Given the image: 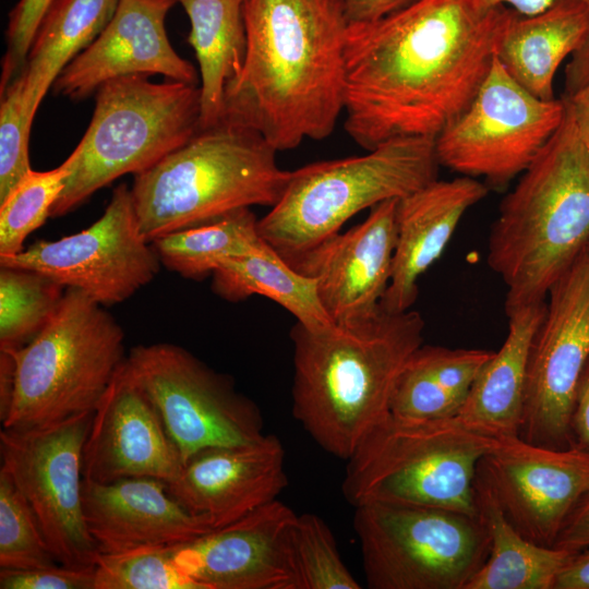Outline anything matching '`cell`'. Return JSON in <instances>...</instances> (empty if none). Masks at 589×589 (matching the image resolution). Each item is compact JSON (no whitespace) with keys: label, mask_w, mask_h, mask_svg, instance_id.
I'll list each match as a JSON object with an SVG mask.
<instances>
[{"label":"cell","mask_w":589,"mask_h":589,"mask_svg":"<svg viewBox=\"0 0 589 589\" xmlns=\"http://www.w3.org/2000/svg\"><path fill=\"white\" fill-rule=\"evenodd\" d=\"M510 9L484 0H417L348 26L344 127L365 151L396 137H436L469 106Z\"/></svg>","instance_id":"obj_1"},{"label":"cell","mask_w":589,"mask_h":589,"mask_svg":"<svg viewBox=\"0 0 589 589\" xmlns=\"http://www.w3.org/2000/svg\"><path fill=\"white\" fill-rule=\"evenodd\" d=\"M247 56L224 116L277 152L332 134L344 111L342 0H247Z\"/></svg>","instance_id":"obj_2"},{"label":"cell","mask_w":589,"mask_h":589,"mask_svg":"<svg viewBox=\"0 0 589 589\" xmlns=\"http://www.w3.org/2000/svg\"><path fill=\"white\" fill-rule=\"evenodd\" d=\"M424 326L418 311L382 306L354 324H294L292 413L318 446L347 460L389 413L396 380L422 345Z\"/></svg>","instance_id":"obj_3"},{"label":"cell","mask_w":589,"mask_h":589,"mask_svg":"<svg viewBox=\"0 0 589 589\" xmlns=\"http://www.w3.org/2000/svg\"><path fill=\"white\" fill-rule=\"evenodd\" d=\"M588 241L589 149L566 108L490 231L486 261L507 288L506 315L545 301Z\"/></svg>","instance_id":"obj_4"},{"label":"cell","mask_w":589,"mask_h":589,"mask_svg":"<svg viewBox=\"0 0 589 589\" xmlns=\"http://www.w3.org/2000/svg\"><path fill=\"white\" fill-rule=\"evenodd\" d=\"M254 129L223 119L134 176L132 200L149 242L253 205L273 207L290 172Z\"/></svg>","instance_id":"obj_5"},{"label":"cell","mask_w":589,"mask_h":589,"mask_svg":"<svg viewBox=\"0 0 589 589\" xmlns=\"http://www.w3.org/2000/svg\"><path fill=\"white\" fill-rule=\"evenodd\" d=\"M368 152L290 172L281 197L257 224L262 238L289 265L359 212L402 199L437 179L434 137H396Z\"/></svg>","instance_id":"obj_6"},{"label":"cell","mask_w":589,"mask_h":589,"mask_svg":"<svg viewBox=\"0 0 589 589\" xmlns=\"http://www.w3.org/2000/svg\"><path fill=\"white\" fill-rule=\"evenodd\" d=\"M496 438L457 417L412 419L390 412L347 459L345 498L452 509L478 516L476 478Z\"/></svg>","instance_id":"obj_7"},{"label":"cell","mask_w":589,"mask_h":589,"mask_svg":"<svg viewBox=\"0 0 589 589\" xmlns=\"http://www.w3.org/2000/svg\"><path fill=\"white\" fill-rule=\"evenodd\" d=\"M9 351L15 386L2 428L12 430L94 412L127 358L122 327L76 288L65 289L58 311L35 338Z\"/></svg>","instance_id":"obj_8"},{"label":"cell","mask_w":589,"mask_h":589,"mask_svg":"<svg viewBox=\"0 0 589 589\" xmlns=\"http://www.w3.org/2000/svg\"><path fill=\"white\" fill-rule=\"evenodd\" d=\"M95 100L91 123L69 156L71 173L51 217L70 213L123 175L151 168L200 130L197 84L125 75L100 85Z\"/></svg>","instance_id":"obj_9"},{"label":"cell","mask_w":589,"mask_h":589,"mask_svg":"<svg viewBox=\"0 0 589 589\" xmlns=\"http://www.w3.org/2000/svg\"><path fill=\"white\" fill-rule=\"evenodd\" d=\"M354 509L371 589H466L489 557L491 541L479 515L386 503Z\"/></svg>","instance_id":"obj_10"},{"label":"cell","mask_w":589,"mask_h":589,"mask_svg":"<svg viewBox=\"0 0 589 589\" xmlns=\"http://www.w3.org/2000/svg\"><path fill=\"white\" fill-rule=\"evenodd\" d=\"M124 366L155 407L183 465L196 453L264 436L256 405L232 380L167 342L131 348Z\"/></svg>","instance_id":"obj_11"},{"label":"cell","mask_w":589,"mask_h":589,"mask_svg":"<svg viewBox=\"0 0 589 589\" xmlns=\"http://www.w3.org/2000/svg\"><path fill=\"white\" fill-rule=\"evenodd\" d=\"M564 100H544L517 83L497 60L464 112L435 137L438 163L504 185L522 173L556 132Z\"/></svg>","instance_id":"obj_12"},{"label":"cell","mask_w":589,"mask_h":589,"mask_svg":"<svg viewBox=\"0 0 589 589\" xmlns=\"http://www.w3.org/2000/svg\"><path fill=\"white\" fill-rule=\"evenodd\" d=\"M94 412L32 430H0L1 468L27 502L59 564L95 566L83 510L82 454Z\"/></svg>","instance_id":"obj_13"},{"label":"cell","mask_w":589,"mask_h":589,"mask_svg":"<svg viewBox=\"0 0 589 589\" xmlns=\"http://www.w3.org/2000/svg\"><path fill=\"white\" fill-rule=\"evenodd\" d=\"M530 349L519 436L572 446V417L589 361V253L586 248L552 286Z\"/></svg>","instance_id":"obj_14"},{"label":"cell","mask_w":589,"mask_h":589,"mask_svg":"<svg viewBox=\"0 0 589 589\" xmlns=\"http://www.w3.org/2000/svg\"><path fill=\"white\" fill-rule=\"evenodd\" d=\"M160 264L152 242L140 231L131 189L124 183L113 190L101 217L86 229L0 256V265L37 271L101 305L129 299L155 278Z\"/></svg>","instance_id":"obj_15"},{"label":"cell","mask_w":589,"mask_h":589,"mask_svg":"<svg viewBox=\"0 0 589 589\" xmlns=\"http://www.w3.org/2000/svg\"><path fill=\"white\" fill-rule=\"evenodd\" d=\"M477 473L517 531L537 544L554 546L567 517L589 491V449L498 437Z\"/></svg>","instance_id":"obj_16"},{"label":"cell","mask_w":589,"mask_h":589,"mask_svg":"<svg viewBox=\"0 0 589 589\" xmlns=\"http://www.w3.org/2000/svg\"><path fill=\"white\" fill-rule=\"evenodd\" d=\"M397 203H378L362 223L327 238L290 265L315 279L321 303L335 324H354L381 309L397 241Z\"/></svg>","instance_id":"obj_17"},{"label":"cell","mask_w":589,"mask_h":589,"mask_svg":"<svg viewBox=\"0 0 589 589\" xmlns=\"http://www.w3.org/2000/svg\"><path fill=\"white\" fill-rule=\"evenodd\" d=\"M183 468L158 412L124 362L96 407L82 454L84 480L129 478L173 481Z\"/></svg>","instance_id":"obj_18"},{"label":"cell","mask_w":589,"mask_h":589,"mask_svg":"<svg viewBox=\"0 0 589 589\" xmlns=\"http://www.w3.org/2000/svg\"><path fill=\"white\" fill-rule=\"evenodd\" d=\"M297 514L275 500L239 520L175 546L201 589H290V534Z\"/></svg>","instance_id":"obj_19"},{"label":"cell","mask_w":589,"mask_h":589,"mask_svg":"<svg viewBox=\"0 0 589 589\" xmlns=\"http://www.w3.org/2000/svg\"><path fill=\"white\" fill-rule=\"evenodd\" d=\"M176 0H119L110 22L53 83L56 94L81 100L105 82L125 75L160 74L197 84L193 64L172 48L165 27Z\"/></svg>","instance_id":"obj_20"},{"label":"cell","mask_w":589,"mask_h":589,"mask_svg":"<svg viewBox=\"0 0 589 589\" xmlns=\"http://www.w3.org/2000/svg\"><path fill=\"white\" fill-rule=\"evenodd\" d=\"M285 456L273 434L208 447L187 460L177 479L166 483L167 491L213 529L223 528L277 500L288 484Z\"/></svg>","instance_id":"obj_21"},{"label":"cell","mask_w":589,"mask_h":589,"mask_svg":"<svg viewBox=\"0 0 589 589\" xmlns=\"http://www.w3.org/2000/svg\"><path fill=\"white\" fill-rule=\"evenodd\" d=\"M83 510L99 553H120L142 546H176L214 530L188 510L154 478H129L111 483L83 479Z\"/></svg>","instance_id":"obj_22"},{"label":"cell","mask_w":589,"mask_h":589,"mask_svg":"<svg viewBox=\"0 0 589 589\" xmlns=\"http://www.w3.org/2000/svg\"><path fill=\"white\" fill-rule=\"evenodd\" d=\"M488 193L484 183L462 176L436 179L398 200L397 241L382 309L389 313L410 310L420 276L441 256L465 213Z\"/></svg>","instance_id":"obj_23"},{"label":"cell","mask_w":589,"mask_h":589,"mask_svg":"<svg viewBox=\"0 0 589 589\" xmlns=\"http://www.w3.org/2000/svg\"><path fill=\"white\" fill-rule=\"evenodd\" d=\"M588 31L589 2L585 0H561L531 16L510 9L495 56L532 95L554 99L555 73L581 45Z\"/></svg>","instance_id":"obj_24"},{"label":"cell","mask_w":589,"mask_h":589,"mask_svg":"<svg viewBox=\"0 0 589 589\" xmlns=\"http://www.w3.org/2000/svg\"><path fill=\"white\" fill-rule=\"evenodd\" d=\"M545 301L508 316V333L477 376L457 418L490 437L519 436L530 349L544 316Z\"/></svg>","instance_id":"obj_25"},{"label":"cell","mask_w":589,"mask_h":589,"mask_svg":"<svg viewBox=\"0 0 589 589\" xmlns=\"http://www.w3.org/2000/svg\"><path fill=\"white\" fill-rule=\"evenodd\" d=\"M187 12L201 75L200 130L223 120L227 87L240 75L247 56V0H176Z\"/></svg>","instance_id":"obj_26"},{"label":"cell","mask_w":589,"mask_h":589,"mask_svg":"<svg viewBox=\"0 0 589 589\" xmlns=\"http://www.w3.org/2000/svg\"><path fill=\"white\" fill-rule=\"evenodd\" d=\"M478 514L490 537V554L466 589H554L577 552L525 538L504 515L489 484L477 473Z\"/></svg>","instance_id":"obj_27"},{"label":"cell","mask_w":589,"mask_h":589,"mask_svg":"<svg viewBox=\"0 0 589 589\" xmlns=\"http://www.w3.org/2000/svg\"><path fill=\"white\" fill-rule=\"evenodd\" d=\"M119 0H53L45 13L21 73L27 108L36 113L64 68L104 31Z\"/></svg>","instance_id":"obj_28"},{"label":"cell","mask_w":589,"mask_h":589,"mask_svg":"<svg viewBox=\"0 0 589 589\" xmlns=\"http://www.w3.org/2000/svg\"><path fill=\"white\" fill-rule=\"evenodd\" d=\"M212 276L213 291L225 300L238 302L260 294L280 304L306 327L334 323L321 303L315 279L296 271L273 248L226 259Z\"/></svg>","instance_id":"obj_29"},{"label":"cell","mask_w":589,"mask_h":589,"mask_svg":"<svg viewBox=\"0 0 589 589\" xmlns=\"http://www.w3.org/2000/svg\"><path fill=\"white\" fill-rule=\"evenodd\" d=\"M257 224L251 208H242L218 220L165 235L152 244L168 269L184 278L201 279L226 259L271 250Z\"/></svg>","instance_id":"obj_30"},{"label":"cell","mask_w":589,"mask_h":589,"mask_svg":"<svg viewBox=\"0 0 589 589\" xmlns=\"http://www.w3.org/2000/svg\"><path fill=\"white\" fill-rule=\"evenodd\" d=\"M65 287L37 271L0 265V349L16 350L50 322Z\"/></svg>","instance_id":"obj_31"},{"label":"cell","mask_w":589,"mask_h":589,"mask_svg":"<svg viewBox=\"0 0 589 589\" xmlns=\"http://www.w3.org/2000/svg\"><path fill=\"white\" fill-rule=\"evenodd\" d=\"M71 173L69 157L57 168L31 170L0 201V256L23 250L25 239L50 217V212Z\"/></svg>","instance_id":"obj_32"},{"label":"cell","mask_w":589,"mask_h":589,"mask_svg":"<svg viewBox=\"0 0 589 589\" xmlns=\"http://www.w3.org/2000/svg\"><path fill=\"white\" fill-rule=\"evenodd\" d=\"M290 589H360L341 560L325 521L314 514L297 515L290 534Z\"/></svg>","instance_id":"obj_33"},{"label":"cell","mask_w":589,"mask_h":589,"mask_svg":"<svg viewBox=\"0 0 589 589\" xmlns=\"http://www.w3.org/2000/svg\"><path fill=\"white\" fill-rule=\"evenodd\" d=\"M94 589H201L175 560V546L98 553Z\"/></svg>","instance_id":"obj_34"},{"label":"cell","mask_w":589,"mask_h":589,"mask_svg":"<svg viewBox=\"0 0 589 589\" xmlns=\"http://www.w3.org/2000/svg\"><path fill=\"white\" fill-rule=\"evenodd\" d=\"M59 564L27 502L0 469V568L32 569Z\"/></svg>","instance_id":"obj_35"},{"label":"cell","mask_w":589,"mask_h":589,"mask_svg":"<svg viewBox=\"0 0 589 589\" xmlns=\"http://www.w3.org/2000/svg\"><path fill=\"white\" fill-rule=\"evenodd\" d=\"M418 348L411 353L396 380L389 412L412 419L457 417L465 400L444 385L426 364Z\"/></svg>","instance_id":"obj_36"},{"label":"cell","mask_w":589,"mask_h":589,"mask_svg":"<svg viewBox=\"0 0 589 589\" xmlns=\"http://www.w3.org/2000/svg\"><path fill=\"white\" fill-rule=\"evenodd\" d=\"M35 115L24 98L20 72L3 89L0 103V201L32 170L28 143Z\"/></svg>","instance_id":"obj_37"},{"label":"cell","mask_w":589,"mask_h":589,"mask_svg":"<svg viewBox=\"0 0 589 589\" xmlns=\"http://www.w3.org/2000/svg\"><path fill=\"white\" fill-rule=\"evenodd\" d=\"M53 0H19L9 14L7 51L2 60L1 85L10 83L24 68L36 31Z\"/></svg>","instance_id":"obj_38"},{"label":"cell","mask_w":589,"mask_h":589,"mask_svg":"<svg viewBox=\"0 0 589 589\" xmlns=\"http://www.w3.org/2000/svg\"><path fill=\"white\" fill-rule=\"evenodd\" d=\"M95 566L61 564L32 569L0 568V589H94Z\"/></svg>","instance_id":"obj_39"},{"label":"cell","mask_w":589,"mask_h":589,"mask_svg":"<svg viewBox=\"0 0 589 589\" xmlns=\"http://www.w3.org/2000/svg\"><path fill=\"white\" fill-rule=\"evenodd\" d=\"M554 546L573 552L589 549V491L567 517Z\"/></svg>","instance_id":"obj_40"},{"label":"cell","mask_w":589,"mask_h":589,"mask_svg":"<svg viewBox=\"0 0 589 589\" xmlns=\"http://www.w3.org/2000/svg\"><path fill=\"white\" fill-rule=\"evenodd\" d=\"M417 0H342L348 25L369 24L389 16Z\"/></svg>","instance_id":"obj_41"},{"label":"cell","mask_w":589,"mask_h":589,"mask_svg":"<svg viewBox=\"0 0 589 589\" xmlns=\"http://www.w3.org/2000/svg\"><path fill=\"white\" fill-rule=\"evenodd\" d=\"M573 438H577L578 445L589 449V361L581 375L574 412L572 417Z\"/></svg>","instance_id":"obj_42"},{"label":"cell","mask_w":589,"mask_h":589,"mask_svg":"<svg viewBox=\"0 0 589 589\" xmlns=\"http://www.w3.org/2000/svg\"><path fill=\"white\" fill-rule=\"evenodd\" d=\"M589 83V31L565 68V94L569 96Z\"/></svg>","instance_id":"obj_43"},{"label":"cell","mask_w":589,"mask_h":589,"mask_svg":"<svg viewBox=\"0 0 589 589\" xmlns=\"http://www.w3.org/2000/svg\"><path fill=\"white\" fill-rule=\"evenodd\" d=\"M554 589H589V549L573 556L560 574Z\"/></svg>","instance_id":"obj_44"},{"label":"cell","mask_w":589,"mask_h":589,"mask_svg":"<svg viewBox=\"0 0 589 589\" xmlns=\"http://www.w3.org/2000/svg\"><path fill=\"white\" fill-rule=\"evenodd\" d=\"M578 134L589 149V83L563 99Z\"/></svg>","instance_id":"obj_45"},{"label":"cell","mask_w":589,"mask_h":589,"mask_svg":"<svg viewBox=\"0 0 589 589\" xmlns=\"http://www.w3.org/2000/svg\"><path fill=\"white\" fill-rule=\"evenodd\" d=\"M15 386V364L9 350L0 349V419L7 418Z\"/></svg>","instance_id":"obj_46"},{"label":"cell","mask_w":589,"mask_h":589,"mask_svg":"<svg viewBox=\"0 0 589 589\" xmlns=\"http://www.w3.org/2000/svg\"><path fill=\"white\" fill-rule=\"evenodd\" d=\"M491 7H507L516 13L531 16L543 12L561 0H484ZM588 1L589 0H585Z\"/></svg>","instance_id":"obj_47"},{"label":"cell","mask_w":589,"mask_h":589,"mask_svg":"<svg viewBox=\"0 0 589 589\" xmlns=\"http://www.w3.org/2000/svg\"><path fill=\"white\" fill-rule=\"evenodd\" d=\"M585 248H586V250H587L588 253H589V241H588V243H587V245H586Z\"/></svg>","instance_id":"obj_48"}]
</instances>
